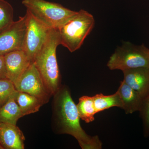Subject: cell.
I'll return each mask as SVG.
<instances>
[{
  "instance_id": "3",
  "label": "cell",
  "mask_w": 149,
  "mask_h": 149,
  "mask_svg": "<svg viewBox=\"0 0 149 149\" xmlns=\"http://www.w3.org/2000/svg\"><path fill=\"white\" fill-rule=\"evenodd\" d=\"M93 15L80 10L58 29L61 45L72 53L79 49L95 25Z\"/></svg>"
},
{
  "instance_id": "18",
  "label": "cell",
  "mask_w": 149,
  "mask_h": 149,
  "mask_svg": "<svg viewBox=\"0 0 149 149\" xmlns=\"http://www.w3.org/2000/svg\"><path fill=\"white\" fill-rule=\"evenodd\" d=\"M13 83L7 78L0 79V108L17 94Z\"/></svg>"
},
{
  "instance_id": "14",
  "label": "cell",
  "mask_w": 149,
  "mask_h": 149,
  "mask_svg": "<svg viewBox=\"0 0 149 149\" xmlns=\"http://www.w3.org/2000/svg\"><path fill=\"white\" fill-rule=\"evenodd\" d=\"M15 100L20 108L22 115H27L39 111L43 104L35 96L17 91Z\"/></svg>"
},
{
  "instance_id": "9",
  "label": "cell",
  "mask_w": 149,
  "mask_h": 149,
  "mask_svg": "<svg viewBox=\"0 0 149 149\" xmlns=\"http://www.w3.org/2000/svg\"><path fill=\"white\" fill-rule=\"evenodd\" d=\"M4 56L6 78L15 85L32 63L22 50L13 51Z\"/></svg>"
},
{
  "instance_id": "12",
  "label": "cell",
  "mask_w": 149,
  "mask_h": 149,
  "mask_svg": "<svg viewBox=\"0 0 149 149\" xmlns=\"http://www.w3.org/2000/svg\"><path fill=\"white\" fill-rule=\"evenodd\" d=\"M123 104V109L127 114L140 111L143 98L138 92L128 86L123 80L117 91Z\"/></svg>"
},
{
  "instance_id": "7",
  "label": "cell",
  "mask_w": 149,
  "mask_h": 149,
  "mask_svg": "<svg viewBox=\"0 0 149 149\" xmlns=\"http://www.w3.org/2000/svg\"><path fill=\"white\" fill-rule=\"evenodd\" d=\"M14 85L17 91L35 96L43 105L47 103L52 97L34 63Z\"/></svg>"
},
{
  "instance_id": "19",
  "label": "cell",
  "mask_w": 149,
  "mask_h": 149,
  "mask_svg": "<svg viewBox=\"0 0 149 149\" xmlns=\"http://www.w3.org/2000/svg\"><path fill=\"white\" fill-rule=\"evenodd\" d=\"M140 113L143 120L144 135L149 136V94L144 98Z\"/></svg>"
},
{
  "instance_id": "21",
  "label": "cell",
  "mask_w": 149,
  "mask_h": 149,
  "mask_svg": "<svg viewBox=\"0 0 149 149\" xmlns=\"http://www.w3.org/2000/svg\"><path fill=\"white\" fill-rule=\"evenodd\" d=\"M0 149H4L2 147V146L1 145V144H0Z\"/></svg>"
},
{
  "instance_id": "2",
  "label": "cell",
  "mask_w": 149,
  "mask_h": 149,
  "mask_svg": "<svg viewBox=\"0 0 149 149\" xmlns=\"http://www.w3.org/2000/svg\"><path fill=\"white\" fill-rule=\"evenodd\" d=\"M59 45L58 29H51L47 41L33 62L52 96L62 85L56 57V49Z\"/></svg>"
},
{
  "instance_id": "20",
  "label": "cell",
  "mask_w": 149,
  "mask_h": 149,
  "mask_svg": "<svg viewBox=\"0 0 149 149\" xmlns=\"http://www.w3.org/2000/svg\"><path fill=\"white\" fill-rule=\"evenodd\" d=\"M7 78L4 56L0 55V79Z\"/></svg>"
},
{
  "instance_id": "6",
  "label": "cell",
  "mask_w": 149,
  "mask_h": 149,
  "mask_svg": "<svg viewBox=\"0 0 149 149\" xmlns=\"http://www.w3.org/2000/svg\"><path fill=\"white\" fill-rule=\"evenodd\" d=\"M26 29L22 50L31 62L47 41L51 29L26 11Z\"/></svg>"
},
{
  "instance_id": "13",
  "label": "cell",
  "mask_w": 149,
  "mask_h": 149,
  "mask_svg": "<svg viewBox=\"0 0 149 149\" xmlns=\"http://www.w3.org/2000/svg\"><path fill=\"white\" fill-rule=\"evenodd\" d=\"M16 96L11 98L0 108V123L16 125L19 119L23 117L20 108L15 100Z\"/></svg>"
},
{
  "instance_id": "16",
  "label": "cell",
  "mask_w": 149,
  "mask_h": 149,
  "mask_svg": "<svg viewBox=\"0 0 149 149\" xmlns=\"http://www.w3.org/2000/svg\"><path fill=\"white\" fill-rule=\"evenodd\" d=\"M80 119L86 123H90L95 120L96 112L93 97L83 96L79 99L76 105Z\"/></svg>"
},
{
  "instance_id": "1",
  "label": "cell",
  "mask_w": 149,
  "mask_h": 149,
  "mask_svg": "<svg viewBox=\"0 0 149 149\" xmlns=\"http://www.w3.org/2000/svg\"><path fill=\"white\" fill-rule=\"evenodd\" d=\"M52 97V126L54 132L73 136L82 149H102V143L98 136L88 135L81 126L77 106L70 88L62 85Z\"/></svg>"
},
{
  "instance_id": "11",
  "label": "cell",
  "mask_w": 149,
  "mask_h": 149,
  "mask_svg": "<svg viewBox=\"0 0 149 149\" xmlns=\"http://www.w3.org/2000/svg\"><path fill=\"white\" fill-rule=\"evenodd\" d=\"M25 137L16 125L0 123V144L3 149H24Z\"/></svg>"
},
{
  "instance_id": "10",
  "label": "cell",
  "mask_w": 149,
  "mask_h": 149,
  "mask_svg": "<svg viewBox=\"0 0 149 149\" xmlns=\"http://www.w3.org/2000/svg\"><path fill=\"white\" fill-rule=\"evenodd\" d=\"M122 72L123 81L145 98L149 94V68H132Z\"/></svg>"
},
{
  "instance_id": "15",
  "label": "cell",
  "mask_w": 149,
  "mask_h": 149,
  "mask_svg": "<svg viewBox=\"0 0 149 149\" xmlns=\"http://www.w3.org/2000/svg\"><path fill=\"white\" fill-rule=\"evenodd\" d=\"M93 97L97 113L113 107H117L122 109L123 108L122 100L117 91L114 94L109 95L98 94Z\"/></svg>"
},
{
  "instance_id": "5",
  "label": "cell",
  "mask_w": 149,
  "mask_h": 149,
  "mask_svg": "<svg viewBox=\"0 0 149 149\" xmlns=\"http://www.w3.org/2000/svg\"><path fill=\"white\" fill-rule=\"evenodd\" d=\"M107 66L111 70L149 68V49L144 45L124 42L110 57Z\"/></svg>"
},
{
  "instance_id": "17",
  "label": "cell",
  "mask_w": 149,
  "mask_h": 149,
  "mask_svg": "<svg viewBox=\"0 0 149 149\" xmlns=\"http://www.w3.org/2000/svg\"><path fill=\"white\" fill-rule=\"evenodd\" d=\"M13 15L12 6L5 0H0V33L12 23Z\"/></svg>"
},
{
  "instance_id": "8",
  "label": "cell",
  "mask_w": 149,
  "mask_h": 149,
  "mask_svg": "<svg viewBox=\"0 0 149 149\" xmlns=\"http://www.w3.org/2000/svg\"><path fill=\"white\" fill-rule=\"evenodd\" d=\"M26 29V16L20 17L0 33V55L23 49Z\"/></svg>"
},
{
  "instance_id": "4",
  "label": "cell",
  "mask_w": 149,
  "mask_h": 149,
  "mask_svg": "<svg viewBox=\"0 0 149 149\" xmlns=\"http://www.w3.org/2000/svg\"><path fill=\"white\" fill-rule=\"evenodd\" d=\"M22 3L35 18L50 29H58L77 12L45 0H22Z\"/></svg>"
}]
</instances>
